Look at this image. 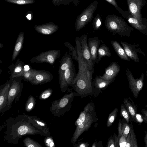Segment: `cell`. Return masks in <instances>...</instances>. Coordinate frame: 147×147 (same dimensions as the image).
Masks as SVG:
<instances>
[{"label":"cell","instance_id":"49","mask_svg":"<svg viewBox=\"0 0 147 147\" xmlns=\"http://www.w3.org/2000/svg\"><path fill=\"white\" fill-rule=\"evenodd\" d=\"M146 64H147V70H146V73H147V62H146Z\"/></svg>","mask_w":147,"mask_h":147},{"label":"cell","instance_id":"37","mask_svg":"<svg viewBox=\"0 0 147 147\" xmlns=\"http://www.w3.org/2000/svg\"><path fill=\"white\" fill-rule=\"evenodd\" d=\"M46 146L48 147H55V146L53 138L50 136H46L44 140Z\"/></svg>","mask_w":147,"mask_h":147},{"label":"cell","instance_id":"17","mask_svg":"<svg viewBox=\"0 0 147 147\" xmlns=\"http://www.w3.org/2000/svg\"><path fill=\"white\" fill-rule=\"evenodd\" d=\"M114 81L106 80L100 76H96L92 82L93 94L95 97L98 95L102 90L106 88Z\"/></svg>","mask_w":147,"mask_h":147},{"label":"cell","instance_id":"7","mask_svg":"<svg viewBox=\"0 0 147 147\" xmlns=\"http://www.w3.org/2000/svg\"><path fill=\"white\" fill-rule=\"evenodd\" d=\"M118 11L133 27L147 36V19L142 18V20L139 21L134 18L128 10L124 11L119 8Z\"/></svg>","mask_w":147,"mask_h":147},{"label":"cell","instance_id":"23","mask_svg":"<svg viewBox=\"0 0 147 147\" xmlns=\"http://www.w3.org/2000/svg\"><path fill=\"white\" fill-rule=\"evenodd\" d=\"M24 39V33L20 32L16 39L12 57V61L14 60L19 54L22 48Z\"/></svg>","mask_w":147,"mask_h":147},{"label":"cell","instance_id":"33","mask_svg":"<svg viewBox=\"0 0 147 147\" xmlns=\"http://www.w3.org/2000/svg\"><path fill=\"white\" fill-rule=\"evenodd\" d=\"M118 111V108H116L109 115L107 123V127H110L112 125L117 117Z\"/></svg>","mask_w":147,"mask_h":147},{"label":"cell","instance_id":"39","mask_svg":"<svg viewBox=\"0 0 147 147\" xmlns=\"http://www.w3.org/2000/svg\"><path fill=\"white\" fill-rule=\"evenodd\" d=\"M126 142L125 147H132V142L130 132L126 138Z\"/></svg>","mask_w":147,"mask_h":147},{"label":"cell","instance_id":"19","mask_svg":"<svg viewBox=\"0 0 147 147\" xmlns=\"http://www.w3.org/2000/svg\"><path fill=\"white\" fill-rule=\"evenodd\" d=\"M101 42V40L97 36L90 38L88 39V45L92 61L94 65L96 62L98 50Z\"/></svg>","mask_w":147,"mask_h":147},{"label":"cell","instance_id":"45","mask_svg":"<svg viewBox=\"0 0 147 147\" xmlns=\"http://www.w3.org/2000/svg\"><path fill=\"white\" fill-rule=\"evenodd\" d=\"M145 135L144 137V141L145 144V147H147V131H144Z\"/></svg>","mask_w":147,"mask_h":147},{"label":"cell","instance_id":"44","mask_svg":"<svg viewBox=\"0 0 147 147\" xmlns=\"http://www.w3.org/2000/svg\"><path fill=\"white\" fill-rule=\"evenodd\" d=\"M102 142L100 141L99 142H94L92 146V147H102Z\"/></svg>","mask_w":147,"mask_h":147},{"label":"cell","instance_id":"4","mask_svg":"<svg viewBox=\"0 0 147 147\" xmlns=\"http://www.w3.org/2000/svg\"><path fill=\"white\" fill-rule=\"evenodd\" d=\"M67 91L62 97L51 102L49 111L55 117H59L71 109L74 97L77 96L75 91L68 89Z\"/></svg>","mask_w":147,"mask_h":147},{"label":"cell","instance_id":"14","mask_svg":"<svg viewBox=\"0 0 147 147\" xmlns=\"http://www.w3.org/2000/svg\"><path fill=\"white\" fill-rule=\"evenodd\" d=\"M53 75L49 71L36 70L30 82L32 85L43 84L51 82L53 79Z\"/></svg>","mask_w":147,"mask_h":147},{"label":"cell","instance_id":"48","mask_svg":"<svg viewBox=\"0 0 147 147\" xmlns=\"http://www.w3.org/2000/svg\"><path fill=\"white\" fill-rule=\"evenodd\" d=\"M0 43V48H1L3 47V45L1 42Z\"/></svg>","mask_w":147,"mask_h":147},{"label":"cell","instance_id":"9","mask_svg":"<svg viewBox=\"0 0 147 147\" xmlns=\"http://www.w3.org/2000/svg\"><path fill=\"white\" fill-rule=\"evenodd\" d=\"M129 88L132 92L134 98L136 99L140 91L142 90L144 86V75L142 73L140 77L135 79L128 68L126 71Z\"/></svg>","mask_w":147,"mask_h":147},{"label":"cell","instance_id":"30","mask_svg":"<svg viewBox=\"0 0 147 147\" xmlns=\"http://www.w3.org/2000/svg\"><path fill=\"white\" fill-rule=\"evenodd\" d=\"M25 146L27 147H42V146L38 142L31 138L26 137L23 141Z\"/></svg>","mask_w":147,"mask_h":147},{"label":"cell","instance_id":"11","mask_svg":"<svg viewBox=\"0 0 147 147\" xmlns=\"http://www.w3.org/2000/svg\"><path fill=\"white\" fill-rule=\"evenodd\" d=\"M97 5L94 3L85 10L79 16L76 23V31H79L84 27L92 19L93 13L96 10Z\"/></svg>","mask_w":147,"mask_h":147},{"label":"cell","instance_id":"31","mask_svg":"<svg viewBox=\"0 0 147 147\" xmlns=\"http://www.w3.org/2000/svg\"><path fill=\"white\" fill-rule=\"evenodd\" d=\"M34 71L35 69L32 68L28 71H25L23 70L22 72L19 75L18 77H22L27 82H30L33 76Z\"/></svg>","mask_w":147,"mask_h":147},{"label":"cell","instance_id":"8","mask_svg":"<svg viewBox=\"0 0 147 147\" xmlns=\"http://www.w3.org/2000/svg\"><path fill=\"white\" fill-rule=\"evenodd\" d=\"M61 52L59 50H50L41 53L39 55L32 58L30 61L31 63H47L51 65L53 64L56 60L60 57Z\"/></svg>","mask_w":147,"mask_h":147},{"label":"cell","instance_id":"46","mask_svg":"<svg viewBox=\"0 0 147 147\" xmlns=\"http://www.w3.org/2000/svg\"><path fill=\"white\" fill-rule=\"evenodd\" d=\"M16 3L18 4H24L26 2L24 0H20L17 1Z\"/></svg>","mask_w":147,"mask_h":147},{"label":"cell","instance_id":"18","mask_svg":"<svg viewBox=\"0 0 147 147\" xmlns=\"http://www.w3.org/2000/svg\"><path fill=\"white\" fill-rule=\"evenodd\" d=\"M120 67L116 62H113L106 68L101 78L106 80L114 81L115 77L120 71Z\"/></svg>","mask_w":147,"mask_h":147},{"label":"cell","instance_id":"25","mask_svg":"<svg viewBox=\"0 0 147 147\" xmlns=\"http://www.w3.org/2000/svg\"><path fill=\"white\" fill-rule=\"evenodd\" d=\"M112 55L109 48L103 42L102 44L99 46L98 51L97 59L96 63H98L103 57H110Z\"/></svg>","mask_w":147,"mask_h":147},{"label":"cell","instance_id":"10","mask_svg":"<svg viewBox=\"0 0 147 147\" xmlns=\"http://www.w3.org/2000/svg\"><path fill=\"white\" fill-rule=\"evenodd\" d=\"M74 65L73 61L65 71L61 79L59 80L61 90L62 92H65L69 86H71L76 76Z\"/></svg>","mask_w":147,"mask_h":147},{"label":"cell","instance_id":"13","mask_svg":"<svg viewBox=\"0 0 147 147\" xmlns=\"http://www.w3.org/2000/svg\"><path fill=\"white\" fill-rule=\"evenodd\" d=\"M81 51L82 59L87 65L89 69L94 71V65L91 60V56L88 45L87 43V35L84 34L78 37Z\"/></svg>","mask_w":147,"mask_h":147},{"label":"cell","instance_id":"29","mask_svg":"<svg viewBox=\"0 0 147 147\" xmlns=\"http://www.w3.org/2000/svg\"><path fill=\"white\" fill-rule=\"evenodd\" d=\"M36 104V99L32 95L28 97L25 105V110L27 112L31 111L34 107Z\"/></svg>","mask_w":147,"mask_h":147},{"label":"cell","instance_id":"12","mask_svg":"<svg viewBox=\"0 0 147 147\" xmlns=\"http://www.w3.org/2000/svg\"><path fill=\"white\" fill-rule=\"evenodd\" d=\"M120 43L127 55L134 62L136 63L139 62L138 53L141 54L144 57L146 56L144 51L138 45H131L123 41H121Z\"/></svg>","mask_w":147,"mask_h":147},{"label":"cell","instance_id":"36","mask_svg":"<svg viewBox=\"0 0 147 147\" xmlns=\"http://www.w3.org/2000/svg\"><path fill=\"white\" fill-rule=\"evenodd\" d=\"M53 92V90L52 89H47L40 93L39 96V99L42 100L46 99L51 96Z\"/></svg>","mask_w":147,"mask_h":147},{"label":"cell","instance_id":"32","mask_svg":"<svg viewBox=\"0 0 147 147\" xmlns=\"http://www.w3.org/2000/svg\"><path fill=\"white\" fill-rule=\"evenodd\" d=\"M121 117H122L127 122L129 123L131 116L130 114L124 104H121L120 107V112L119 115Z\"/></svg>","mask_w":147,"mask_h":147},{"label":"cell","instance_id":"41","mask_svg":"<svg viewBox=\"0 0 147 147\" xmlns=\"http://www.w3.org/2000/svg\"><path fill=\"white\" fill-rule=\"evenodd\" d=\"M75 147H88L89 146V144L88 142H78V144L73 145Z\"/></svg>","mask_w":147,"mask_h":147},{"label":"cell","instance_id":"43","mask_svg":"<svg viewBox=\"0 0 147 147\" xmlns=\"http://www.w3.org/2000/svg\"><path fill=\"white\" fill-rule=\"evenodd\" d=\"M106 1L109 3L116 8V9L117 10L119 7L118 6L115 0H106Z\"/></svg>","mask_w":147,"mask_h":147},{"label":"cell","instance_id":"28","mask_svg":"<svg viewBox=\"0 0 147 147\" xmlns=\"http://www.w3.org/2000/svg\"><path fill=\"white\" fill-rule=\"evenodd\" d=\"M121 119H120L119 121L118 126V134L117 136V137L118 138L119 146L125 147L124 145H125V146L126 143V138L124 136L123 134L121 126Z\"/></svg>","mask_w":147,"mask_h":147},{"label":"cell","instance_id":"15","mask_svg":"<svg viewBox=\"0 0 147 147\" xmlns=\"http://www.w3.org/2000/svg\"><path fill=\"white\" fill-rule=\"evenodd\" d=\"M128 10L131 14L139 20H142L141 10L146 3V0H126Z\"/></svg>","mask_w":147,"mask_h":147},{"label":"cell","instance_id":"5","mask_svg":"<svg viewBox=\"0 0 147 147\" xmlns=\"http://www.w3.org/2000/svg\"><path fill=\"white\" fill-rule=\"evenodd\" d=\"M105 26L108 30L114 35L129 37L133 30L121 18L116 16L110 17L105 21Z\"/></svg>","mask_w":147,"mask_h":147},{"label":"cell","instance_id":"47","mask_svg":"<svg viewBox=\"0 0 147 147\" xmlns=\"http://www.w3.org/2000/svg\"><path fill=\"white\" fill-rule=\"evenodd\" d=\"M26 18L29 20H30L31 18V16L30 14H29L26 16Z\"/></svg>","mask_w":147,"mask_h":147},{"label":"cell","instance_id":"51","mask_svg":"<svg viewBox=\"0 0 147 147\" xmlns=\"http://www.w3.org/2000/svg\"><path fill=\"white\" fill-rule=\"evenodd\" d=\"M146 3L147 4V0H146Z\"/></svg>","mask_w":147,"mask_h":147},{"label":"cell","instance_id":"24","mask_svg":"<svg viewBox=\"0 0 147 147\" xmlns=\"http://www.w3.org/2000/svg\"><path fill=\"white\" fill-rule=\"evenodd\" d=\"M111 43L116 53L120 59L126 61H130V59L127 55L124 49L117 41L112 40Z\"/></svg>","mask_w":147,"mask_h":147},{"label":"cell","instance_id":"2","mask_svg":"<svg viewBox=\"0 0 147 147\" xmlns=\"http://www.w3.org/2000/svg\"><path fill=\"white\" fill-rule=\"evenodd\" d=\"M79 70L71 86L76 93L77 96L83 98L89 95H93L92 75L94 71L89 70L84 61L81 51H78Z\"/></svg>","mask_w":147,"mask_h":147},{"label":"cell","instance_id":"34","mask_svg":"<svg viewBox=\"0 0 147 147\" xmlns=\"http://www.w3.org/2000/svg\"><path fill=\"white\" fill-rule=\"evenodd\" d=\"M121 126L123 134L125 138H127L130 131V124L127 122L123 118L121 121Z\"/></svg>","mask_w":147,"mask_h":147},{"label":"cell","instance_id":"50","mask_svg":"<svg viewBox=\"0 0 147 147\" xmlns=\"http://www.w3.org/2000/svg\"><path fill=\"white\" fill-rule=\"evenodd\" d=\"M145 107L147 108V105H145Z\"/></svg>","mask_w":147,"mask_h":147},{"label":"cell","instance_id":"16","mask_svg":"<svg viewBox=\"0 0 147 147\" xmlns=\"http://www.w3.org/2000/svg\"><path fill=\"white\" fill-rule=\"evenodd\" d=\"M11 79L8 80L6 82L0 86V113L3 115L5 112L7 106L9 92Z\"/></svg>","mask_w":147,"mask_h":147},{"label":"cell","instance_id":"26","mask_svg":"<svg viewBox=\"0 0 147 147\" xmlns=\"http://www.w3.org/2000/svg\"><path fill=\"white\" fill-rule=\"evenodd\" d=\"M57 26L51 25L36 26L35 27V29L37 32L45 35L52 34L57 30Z\"/></svg>","mask_w":147,"mask_h":147},{"label":"cell","instance_id":"40","mask_svg":"<svg viewBox=\"0 0 147 147\" xmlns=\"http://www.w3.org/2000/svg\"><path fill=\"white\" fill-rule=\"evenodd\" d=\"M141 115L143 121L147 124V110L142 109L141 110Z\"/></svg>","mask_w":147,"mask_h":147},{"label":"cell","instance_id":"6","mask_svg":"<svg viewBox=\"0 0 147 147\" xmlns=\"http://www.w3.org/2000/svg\"><path fill=\"white\" fill-rule=\"evenodd\" d=\"M11 79L5 111L11 108L14 101L16 103L19 100L23 87L21 77H16Z\"/></svg>","mask_w":147,"mask_h":147},{"label":"cell","instance_id":"3","mask_svg":"<svg viewBox=\"0 0 147 147\" xmlns=\"http://www.w3.org/2000/svg\"><path fill=\"white\" fill-rule=\"evenodd\" d=\"M98 120L93 101L88 103L80 113L74 123L76 129L71 140L73 145L75 144L79 137L84 132L87 131L92 124Z\"/></svg>","mask_w":147,"mask_h":147},{"label":"cell","instance_id":"21","mask_svg":"<svg viewBox=\"0 0 147 147\" xmlns=\"http://www.w3.org/2000/svg\"><path fill=\"white\" fill-rule=\"evenodd\" d=\"M123 102L130 114L131 120L134 122H137L138 110L137 106L134 102L129 97H128L124 99Z\"/></svg>","mask_w":147,"mask_h":147},{"label":"cell","instance_id":"42","mask_svg":"<svg viewBox=\"0 0 147 147\" xmlns=\"http://www.w3.org/2000/svg\"><path fill=\"white\" fill-rule=\"evenodd\" d=\"M101 23L99 18L96 20L94 22L93 25L94 29L95 30H98L100 28Z\"/></svg>","mask_w":147,"mask_h":147},{"label":"cell","instance_id":"1","mask_svg":"<svg viewBox=\"0 0 147 147\" xmlns=\"http://www.w3.org/2000/svg\"><path fill=\"white\" fill-rule=\"evenodd\" d=\"M2 126L1 130L6 127L4 140L9 143L17 144L20 138L27 135H51L45 122L37 117L25 114L9 118Z\"/></svg>","mask_w":147,"mask_h":147},{"label":"cell","instance_id":"22","mask_svg":"<svg viewBox=\"0 0 147 147\" xmlns=\"http://www.w3.org/2000/svg\"><path fill=\"white\" fill-rule=\"evenodd\" d=\"M72 58L67 52L65 53L62 57L60 61L58 71L59 80H60L62 78L64 72L72 62Z\"/></svg>","mask_w":147,"mask_h":147},{"label":"cell","instance_id":"38","mask_svg":"<svg viewBox=\"0 0 147 147\" xmlns=\"http://www.w3.org/2000/svg\"><path fill=\"white\" fill-rule=\"evenodd\" d=\"M115 133H114L113 136L111 135L109 138L108 143L107 144V147H115Z\"/></svg>","mask_w":147,"mask_h":147},{"label":"cell","instance_id":"35","mask_svg":"<svg viewBox=\"0 0 147 147\" xmlns=\"http://www.w3.org/2000/svg\"><path fill=\"white\" fill-rule=\"evenodd\" d=\"M130 133L132 147H138V144L136 135L134 133L133 125L132 122H130Z\"/></svg>","mask_w":147,"mask_h":147},{"label":"cell","instance_id":"20","mask_svg":"<svg viewBox=\"0 0 147 147\" xmlns=\"http://www.w3.org/2000/svg\"><path fill=\"white\" fill-rule=\"evenodd\" d=\"M25 65V63L23 61L18 59L15 64L13 63L9 66L8 68L10 69L9 71L10 75V79H12L18 77L23 71Z\"/></svg>","mask_w":147,"mask_h":147},{"label":"cell","instance_id":"27","mask_svg":"<svg viewBox=\"0 0 147 147\" xmlns=\"http://www.w3.org/2000/svg\"><path fill=\"white\" fill-rule=\"evenodd\" d=\"M64 44L66 47L69 49V54L71 56L72 59L78 62V55L76 46L74 47L70 43L67 42H65Z\"/></svg>","mask_w":147,"mask_h":147}]
</instances>
